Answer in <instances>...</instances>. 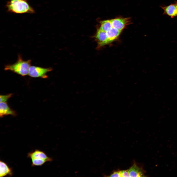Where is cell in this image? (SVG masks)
Here are the masks:
<instances>
[{"instance_id":"cell-3","label":"cell","mask_w":177,"mask_h":177,"mask_svg":"<svg viewBox=\"0 0 177 177\" xmlns=\"http://www.w3.org/2000/svg\"><path fill=\"white\" fill-rule=\"evenodd\" d=\"M27 157L31 160V165L33 166H41L46 162H51L53 160L44 152L38 149L28 153Z\"/></svg>"},{"instance_id":"cell-12","label":"cell","mask_w":177,"mask_h":177,"mask_svg":"<svg viewBox=\"0 0 177 177\" xmlns=\"http://www.w3.org/2000/svg\"><path fill=\"white\" fill-rule=\"evenodd\" d=\"M100 29L106 32L112 27L110 20H107L100 22Z\"/></svg>"},{"instance_id":"cell-9","label":"cell","mask_w":177,"mask_h":177,"mask_svg":"<svg viewBox=\"0 0 177 177\" xmlns=\"http://www.w3.org/2000/svg\"><path fill=\"white\" fill-rule=\"evenodd\" d=\"M0 177L11 176L13 175L12 169L5 162L0 161Z\"/></svg>"},{"instance_id":"cell-16","label":"cell","mask_w":177,"mask_h":177,"mask_svg":"<svg viewBox=\"0 0 177 177\" xmlns=\"http://www.w3.org/2000/svg\"><path fill=\"white\" fill-rule=\"evenodd\" d=\"M175 4L176 5L177 9V1H175Z\"/></svg>"},{"instance_id":"cell-1","label":"cell","mask_w":177,"mask_h":177,"mask_svg":"<svg viewBox=\"0 0 177 177\" xmlns=\"http://www.w3.org/2000/svg\"><path fill=\"white\" fill-rule=\"evenodd\" d=\"M6 7L8 12L18 14H33L35 11L27 0H9Z\"/></svg>"},{"instance_id":"cell-15","label":"cell","mask_w":177,"mask_h":177,"mask_svg":"<svg viewBox=\"0 0 177 177\" xmlns=\"http://www.w3.org/2000/svg\"><path fill=\"white\" fill-rule=\"evenodd\" d=\"M109 176L110 177H121L120 171L114 172Z\"/></svg>"},{"instance_id":"cell-10","label":"cell","mask_w":177,"mask_h":177,"mask_svg":"<svg viewBox=\"0 0 177 177\" xmlns=\"http://www.w3.org/2000/svg\"><path fill=\"white\" fill-rule=\"evenodd\" d=\"M15 112L11 110L6 102H0V116L2 117L4 116L10 115H14Z\"/></svg>"},{"instance_id":"cell-7","label":"cell","mask_w":177,"mask_h":177,"mask_svg":"<svg viewBox=\"0 0 177 177\" xmlns=\"http://www.w3.org/2000/svg\"><path fill=\"white\" fill-rule=\"evenodd\" d=\"M130 177H145V171L141 167L134 163L133 165L128 170Z\"/></svg>"},{"instance_id":"cell-2","label":"cell","mask_w":177,"mask_h":177,"mask_svg":"<svg viewBox=\"0 0 177 177\" xmlns=\"http://www.w3.org/2000/svg\"><path fill=\"white\" fill-rule=\"evenodd\" d=\"M31 60H23L20 55H19L17 61L15 63L6 65L4 68L6 71H9L22 76L28 74L29 68L31 66Z\"/></svg>"},{"instance_id":"cell-13","label":"cell","mask_w":177,"mask_h":177,"mask_svg":"<svg viewBox=\"0 0 177 177\" xmlns=\"http://www.w3.org/2000/svg\"><path fill=\"white\" fill-rule=\"evenodd\" d=\"M12 95V94H9L5 95H1L0 96V102H6Z\"/></svg>"},{"instance_id":"cell-5","label":"cell","mask_w":177,"mask_h":177,"mask_svg":"<svg viewBox=\"0 0 177 177\" xmlns=\"http://www.w3.org/2000/svg\"><path fill=\"white\" fill-rule=\"evenodd\" d=\"M112 27L121 31L125 26L130 23L129 18H117L111 20Z\"/></svg>"},{"instance_id":"cell-14","label":"cell","mask_w":177,"mask_h":177,"mask_svg":"<svg viewBox=\"0 0 177 177\" xmlns=\"http://www.w3.org/2000/svg\"><path fill=\"white\" fill-rule=\"evenodd\" d=\"M121 177H130L128 170L120 171Z\"/></svg>"},{"instance_id":"cell-11","label":"cell","mask_w":177,"mask_h":177,"mask_svg":"<svg viewBox=\"0 0 177 177\" xmlns=\"http://www.w3.org/2000/svg\"><path fill=\"white\" fill-rule=\"evenodd\" d=\"M121 31L112 27L106 32L109 43L116 39L120 34Z\"/></svg>"},{"instance_id":"cell-8","label":"cell","mask_w":177,"mask_h":177,"mask_svg":"<svg viewBox=\"0 0 177 177\" xmlns=\"http://www.w3.org/2000/svg\"><path fill=\"white\" fill-rule=\"evenodd\" d=\"M161 7L163 10V14L168 16L172 18L177 16V10L175 3L167 6H162Z\"/></svg>"},{"instance_id":"cell-4","label":"cell","mask_w":177,"mask_h":177,"mask_svg":"<svg viewBox=\"0 0 177 177\" xmlns=\"http://www.w3.org/2000/svg\"><path fill=\"white\" fill-rule=\"evenodd\" d=\"M52 70L51 68H43L35 66H30L29 68L28 75L33 77L47 78L46 74Z\"/></svg>"},{"instance_id":"cell-6","label":"cell","mask_w":177,"mask_h":177,"mask_svg":"<svg viewBox=\"0 0 177 177\" xmlns=\"http://www.w3.org/2000/svg\"><path fill=\"white\" fill-rule=\"evenodd\" d=\"M95 38L98 43L99 47L109 43L106 32L100 29L97 31Z\"/></svg>"}]
</instances>
